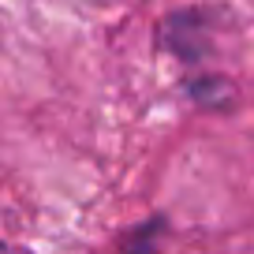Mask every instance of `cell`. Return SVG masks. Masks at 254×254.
Returning a JSON list of instances; mask_svg holds the SVG:
<instances>
[{
	"mask_svg": "<svg viewBox=\"0 0 254 254\" xmlns=\"http://www.w3.org/2000/svg\"><path fill=\"white\" fill-rule=\"evenodd\" d=\"M157 45L183 71H202V64L213 56L217 45V11L206 4L168 11L157 26Z\"/></svg>",
	"mask_w": 254,
	"mask_h": 254,
	"instance_id": "cell-1",
	"label": "cell"
},
{
	"mask_svg": "<svg viewBox=\"0 0 254 254\" xmlns=\"http://www.w3.org/2000/svg\"><path fill=\"white\" fill-rule=\"evenodd\" d=\"M183 90H187V97L194 105H202V109H221V105H228L232 97H236V90H232V82L224 79V75H209V71H187Z\"/></svg>",
	"mask_w": 254,
	"mask_h": 254,
	"instance_id": "cell-2",
	"label": "cell"
},
{
	"mask_svg": "<svg viewBox=\"0 0 254 254\" xmlns=\"http://www.w3.org/2000/svg\"><path fill=\"white\" fill-rule=\"evenodd\" d=\"M165 232H168V221L161 213L157 217H146L142 224H135V228L124 236V247H127V251H153L157 239L165 236Z\"/></svg>",
	"mask_w": 254,
	"mask_h": 254,
	"instance_id": "cell-3",
	"label": "cell"
},
{
	"mask_svg": "<svg viewBox=\"0 0 254 254\" xmlns=\"http://www.w3.org/2000/svg\"><path fill=\"white\" fill-rule=\"evenodd\" d=\"M0 247H4V239H0Z\"/></svg>",
	"mask_w": 254,
	"mask_h": 254,
	"instance_id": "cell-4",
	"label": "cell"
}]
</instances>
